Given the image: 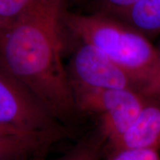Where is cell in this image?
<instances>
[{
    "instance_id": "cell-1",
    "label": "cell",
    "mask_w": 160,
    "mask_h": 160,
    "mask_svg": "<svg viewBox=\"0 0 160 160\" xmlns=\"http://www.w3.org/2000/svg\"><path fill=\"white\" fill-rule=\"evenodd\" d=\"M64 0H42L0 33V66L25 86L62 125L78 112L62 61Z\"/></svg>"
},
{
    "instance_id": "cell-2",
    "label": "cell",
    "mask_w": 160,
    "mask_h": 160,
    "mask_svg": "<svg viewBox=\"0 0 160 160\" xmlns=\"http://www.w3.org/2000/svg\"><path fill=\"white\" fill-rule=\"evenodd\" d=\"M62 23L81 42L94 46L127 71L147 95H160L157 48L131 26L102 13L63 11Z\"/></svg>"
},
{
    "instance_id": "cell-3",
    "label": "cell",
    "mask_w": 160,
    "mask_h": 160,
    "mask_svg": "<svg viewBox=\"0 0 160 160\" xmlns=\"http://www.w3.org/2000/svg\"><path fill=\"white\" fill-rule=\"evenodd\" d=\"M0 124L24 132L64 126L11 73L0 66Z\"/></svg>"
},
{
    "instance_id": "cell-4",
    "label": "cell",
    "mask_w": 160,
    "mask_h": 160,
    "mask_svg": "<svg viewBox=\"0 0 160 160\" xmlns=\"http://www.w3.org/2000/svg\"><path fill=\"white\" fill-rule=\"evenodd\" d=\"M79 42L70 62L68 76L72 86L131 89L145 93L127 71L102 52L91 44Z\"/></svg>"
},
{
    "instance_id": "cell-5",
    "label": "cell",
    "mask_w": 160,
    "mask_h": 160,
    "mask_svg": "<svg viewBox=\"0 0 160 160\" xmlns=\"http://www.w3.org/2000/svg\"><path fill=\"white\" fill-rule=\"evenodd\" d=\"M148 148L160 150V95H149L132 125L121 137L104 146L114 150Z\"/></svg>"
},
{
    "instance_id": "cell-6",
    "label": "cell",
    "mask_w": 160,
    "mask_h": 160,
    "mask_svg": "<svg viewBox=\"0 0 160 160\" xmlns=\"http://www.w3.org/2000/svg\"><path fill=\"white\" fill-rule=\"evenodd\" d=\"M69 134L67 128L60 127L0 137V160H30L44 155L53 144Z\"/></svg>"
},
{
    "instance_id": "cell-7",
    "label": "cell",
    "mask_w": 160,
    "mask_h": 160,
    "mask_svg": "<svg viewBox=\"0 0 160 160\" xmlns=\"http://www.w3.org/2000/svg\"><path fill=\"white\" fill-rule=\"evenodd\" d=\"M114 18L131 26L151 39L160 34V0H139Z\"/></svg>"
},
{
    "instance_id": "cell-8",
    "label": "cell",
    "mask_w": 160,
    "mask_h": 160,
    "mask_svg": "<svg viewBox=\"0 0 160 160\" xmlns=\"http://www.w3.org/2000/svg\"><path fill=\"white\" fill-rule=\"evenodd\" d=\"M105 142L98 130L93 135L80 139L73 148L57 160H102Z\"/></svg>"
},
{
    "instance_id": "cell-9",
    "label": "cell",
    "mask_w": 160,
    "mask_h": 160,
    "mask_svg": "<svg viewBox=\"0 0 160 160\" xmlns=\"http://www.w3.org/2000/svg\"><path fill=\"white\" fill-rule=\"evenodd\" d=\"M42 0H0V18L11 24L31 11Z\"/></svg>"
},
{
    "instance_id": "cell-10",
    "label": "cell",
    "mask_w": 160,
    "mask_h": 160,
    "mask_svg": "<svg viewBox=\"0 0 160 160\" xmlns=\"http://www.w3.org/2000/svg\"><path fill=\"white\" fill-rule=\"evenodd\" d=\"M102 160H160V150L148 148L118 149L104 153Z\"/></svg>"
},
{
    "instance_id": "cell-11",
    "label": "cell",
    "mask_w": 160,
    "mask_h": 160,
    "mask_svg": "<svg viewBox=\"0 0 160 160\" xmlns=\"http://www.w3.org/2000/svg\"><path fill=\"white\" fill-rule=\"evenodd\" d=\"M139 0H95L97 12L116 17L132 7Z\"/></svg>"
},
{
    "instance_id": "cell-12",
    "label": "cell",
    "mask_w": 160,
    "mask_h": 160,
    "mask_svg": "<svg viewBox=\"0 0 160 160\" xmlns=\"http://www.w3.org/2000/svg\"><path fill=\"white\" fill-rule=\"evenodd\" d=\"M28 133V132H24L19 131V130L13 128L8 127L4 125L0 124V137H5V136L18 134V133Z\"/></svg>"
},
{
    "instance_id": "cell-13",
    "label": "cell",
    "mask_w": 160,
    "mask_h": 160,
    "mask_svg": "<svg viewBox=\"0 0 160 160\" xmlns=\"http://www.w3.org/2000/svg\"><path fill=\"white\" fill-rule=\"evenodd\" d=\"M10 25H11V24H8L7 22H5V21H3V20L0 18V33L2 32L3 30H5L6 28Z\"/></svg>"
},
{
    "instance_id": "cell-14",
    "label": "cell",
    "mask_w": 160,
    "mask_h": 160,
    "mask_svg": "<svg viewBox=\"0 0 160 160\" xmlns=\"http://www.w3.org/2000/svg\"><path fill=\"white\" fill-rule=\"evenodd\" d=\"M45 154L37 156V157L32 158V159L30 160H45Z\"/></svg>"
},
{
    "instance_id": "cell-15",
    "label": "cell",
    "mask_w": 160,
    "mask_h": 160,
    "mask_svg": "<svg viewBox=\"0 0 160 160\" xmlns=\"http://www.w3.org/2000/svg\"><path fill=\"white\" fill-rule=\"evenodd\" d=\"M158 49V53H159V64H160V45L159 48H157Z\"/></svg>"
}]
</instances>
